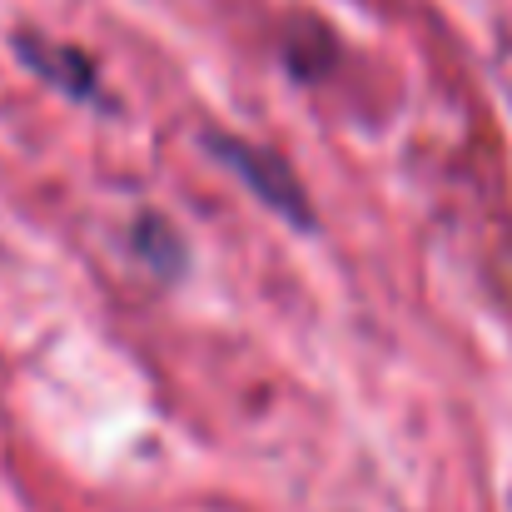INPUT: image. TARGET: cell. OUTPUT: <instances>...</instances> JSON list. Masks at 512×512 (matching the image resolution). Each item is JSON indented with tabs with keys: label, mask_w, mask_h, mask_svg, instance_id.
I'll return each mask as SVG.
<instances>
[{
	"label": "cell",
	"mask_w": 512,
	"mask_h": 512,
	"mask_svg": "<svg viewBox=\"0 0 512 512\" xmlns=\"http://www.w3.org/2000/svg\"><path fill=\"white\" fill-rule=\"evenodd\" d=\"M204 145L214 150V160L234 174L239 184L254 189L259 204H269L279 219H289V224H299V229H314V209H309V194H304L299 174L289 170L274 150H259V145H249V140H234V135H209Z\"/></svg>",
	"instance_id": "cell-1"
},
{
	"label": "cell",
	"mask_w": 512,
	"mask_h": 512,
	"mask_svg": "<svg viewBox=\"0 0 512 512\" xmlns=\"http://www.w3.org/2000/svg\"><path fill=\"white\" fill-rule=\"evenodd\" d=\"M15 55H20L25 70H35L50 90H60V95L80 100V105H105V95H100V70H95V60L80 55L75 45L40 40V35L20 30V35H15Z\"/></svg>",
	"instance_id": "cell-2"
},
{
	"label": "cell",
	"mask_w": 512,
	"mask_h": 512,
	"mask_svg": "<svg viewBox=\"0 0 512 512\" xmlns=\"http://www.w3.org/2000/svg\"><path fill=\"white\" fill-rule=\"evenodd\" d=\"M130 249L145 259V269H150L155 279H174V274L184 269V244H179V234H174L165 219H155V214H140V219H135Z\"/></svg>",
	"instance_id": "cell-3"
}]
</instances>
